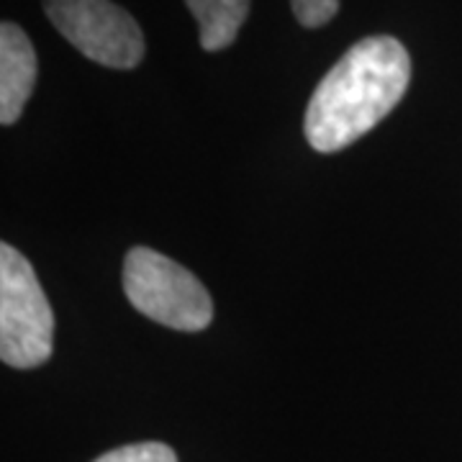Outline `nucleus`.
I'll use <instances>...</instances> for the list:
<instances>
[{"label":"nucleus","mask_w":462,"mask_h":462,"mask_svg":"<svg viewBox=\"0 0 462 462\" xmlns=\"http://www.w3.org/2000/svg\"><path fill=\"white\" fill-rule=\"evenodd\" d=\"M411 83V57L393 36H367L316 85L303 132L321 154H334L375 129Z\"/></svg>","instance_id":"f257e3e1"},{"label":"nucleus","mask_w":462,"mask_h":462,"mask_svg":"<svg viewBox=\"0 0 462 462\" xmlns=\"http://www.w3.org/2000/svg\"><path fill=\"white\" fill-rule=\"evenodd\" d=\"M54 314L32 263L11 245H0V360L32 370L51 357Z\"/></svg>","instance_id":"f03ea898"},{"label":"nucleus","mask_w":462,"mask_h":462,"mask_svg":"<svg viewBox=\"0 0 462 462\" xmlns=\"http://www.w3.org/2000/svg\"><path fill=\"white\" fill-rule=\"evenodd\" d=\"M124 293L139 314L170 329L200 331L214 319V300L206 285L190 270L149 247L129 249Z\"/></svg>","instance_id":"7ed1b4c3"},{"label":"nucleus","mask_w":462,"mask_h":462,"mask_svg":"<svg viewBox=\"0 0 462 462\" xmlns=\"http://www.w3.org/2000/svg\"><path fill=\"white\" fill-rule=\"evenodd\" d=\"M51 26L88 60L134 69L144 57V33L114 0H42Z\"/></svg>","instance_id":"20e7f679"},{"label":"nucleus","mask_w":462,"mask_h":462,"mask_svg":"<svg viewBox=\"0 0 462 462\" xmlns=\"http://www.w3.org/2000/svg\"><path fill=\"white\" fill-rule=\"evenodd\" d=\"M36 85V51L21 26H0V124H16Z\"/></svg>","instance_id":"39448f33"},{"label":"nucleus","mask_w":462,"mask_h":462,"mask_svg":"<svg viewBox=\"0 0 462 462\" xmlns=\"http://www.w3.org/2000/svg\"><path fill=\"white\" fill-rule=\"evenodd\" d=\"M190 14L199 21L200 47L206 51H221L229 47L247 21L252 0H185Z\"/></svg>","instance_id":"423d86ee"},{"label":"nucleus","mask_w":462,"mask_h":462,"mask_svg":"<svg viewBox=\"0 0 462 462\" xmlns=\"http://www.w3.org/2000/svg\"><path fill=\"white\" fill-rule=\"evenodd\" d=\"M96 462H178V455L172 447L162 442H139V445H126L111 449L100 455Z\"/></svg>","instance_id":"0eeeda50"},{"label":"nucleus","mask_w":462,"mask_h":462,"mask_svg":"<svg viewBox=\"0 0 462 462\" xmlns=\"http://www.w3.org/2000/svg\"><path fill=\"white\" fill-rule=\"evenodd\" d=\"M291 8L300 26L319 29L339 14V0H291Z\"/></svg>","instance_id":"6e6552de"}]
</instances>
